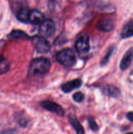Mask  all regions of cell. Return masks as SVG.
<instances>
[{
  "label": "cell",
  "instance_id": "12",
  "mask_svg": "<svg viewBox=\"0 0 133 134\" xmlns=\"http://www.w3.org/2000/svg\"><path fill=\"white\" fill-rule=\"evenodd\" d=\"M96 27L98 30L104 32L110 31L113 28V24L110 20L103 19L99 21L96 24Z\"/></svg>",
  "mask_w": 133,
  "mask_h": 134
},
{
  "label": "cell",
  "instance_id": "20",
  "mask_svg": "<svg viewBox=\"0 0 133 134\" xmlns=\"http://www.w3.org/2000/svg\"><path fill=\"white\" fill-rule=\"evenodd\" d=\"M126 118L130 121L133 122V112H129L126 114Z\"/></svg>",
  "mask_w": 133,
  "mask_h": 134
},
{
  "label": "cell",
  "instance_id": "11",
  "mask_svg": "<svg viewBox=\"0 0 133 134\" xmlns=\"http://www.w3.org/2000/svg\"><path fill=\"white\" fill-rule=\"evenodd\" d=\"M102 92L104 95L115 98L119 97L121 94L119 89L113 85H106L104 86L102 88Z\"/></svg>",
  "mask_w": 133,
  "mask_h": 134
},
{
  "label": "cell",
  "instance_id": "16",
  "mask_svg": "<svg viewBox=\"0 0 133 134\" xmlns=\"http://www.w3.org/2000/svg\"><path fill=\"white\" fill-rule=\"evenodd\" d=\"M9 70V64L6 61L4 60L2 62L0 63V75L5 74Z\"/></svg>",
  "mask_w": 133,
  "mask_h": 134
},
{
  "label": "cell",
  "instance_id": "21",
  "mask_svg": "<svg viewBox=\"0 0 133 134\" xmlns=\"http://www.w3.org/2000/svg\"><path fill=\"white\" fill-rule=\"evenodd\" d=\"M5 60V58H4L3 56H1V55H0V63H1L3 61H4Z\"/></svg>",
  "mask_w": 133,
  "mask_h": 134
},
{
  "label": "cell",
  "instance_id": "15",
  "mask_svg": "<svg viewBox=\"0 0 133 134\" xmlns=\"http://www.w3.org/2000/svg\"><path fill=\"white\" fill-rule=\"evenodd\" d=\"M8 37L13 39H29V36L21 30H14L8 35Z\"/></svg>",
  "mask_w": 133,
  "mask_h": 134
},
{
  "label": "cell",
  "instance_id": "7",
  "mask_svg": "<svg viewBox=\"0 0 133 134\" xmlns=\"http://www.w3.org/2000/svg\"><path fill=\"white\" fill-rule=\"evenodd\" d=\"M133 60V48H129L123 57L120 63V69L121 70H126L131 64L132 61Z\"/></svg>",
  "mask_w": 133,
  "mask_h": 134
},
{
  "label": "cell",
  "instance_id": "19",
  "mask_svg": "<svg viewBox=\"0 0 133 134\" xmlns=\"http://www.w3.org/2000/svg\"><path fill=\"white\" fill-rule=\"evenodd\" d=\"M88 124L91 130L94 131V132H96V131H97L98 129H99V126H98V125L96 124V122H95V120H94V119H92V118L88 119Z\"/></svg>",
  "mask_w": 133,
  "mask_h": 134
},
{
  "label": "cell",
  "instance_id": "8",
  "mask_svg": "<svg viewBox=\"0 0 133 134\" xmlns=\"http://www.w3.org/2000/svg\"><path fill=\"white\" fill-rule=\"evenodd\" d=\"M82 85V81L80 79H74L63 84L61 86V90L65 93H69L75 89L80 88Z\"/></svg>",
  "mask_w": 133,
  "mask_h": 134
},
{
  "label": "cell",
  "instance_id": "13",
  "mask_svg": "<svg viewBox=\"0 0 133 134\" xmlns=\"http://www.w3.org/2000/svg\"><path fill=\"white\" fill-rule=\"evenodd\" d=\"M121 36L123 39H127L133 36V20H130L124 25L121 30Z\"/></svg>",
  "mask_w": 133,
  "mask_h": 134
},
{
  "label": "cell",
  "instance_id": "3",
  "mask_svg": "<svg viewBox=\"0 0 133 134\" xmlns=\"http://www.w3.org/2000/svg\"><path fill=\"white\" fill-rule=\"evenodd\" d=\"M56 31V24L52 20H46L40 24L39 34L43 37H50L53 35Z\"/></svg>",
  "mask_w": 133,
  "mask_h": 134
},
{
  "label": "cell",
  "instance_id": "1",
  "mask_svg": "<svg viewBox=\"0 0 133 134\" xmlns=\"http://www.w3.org/2000/svg\"><path fill=\"white\" fill-rule=\"evenodd\" d=\"M51 68V62L46 58L34 59L31 62L29 68L30 74L34 75H42L48 73Z\"/></svg>",
  "mask_w": 133,
  "mask_h": 134
},
{
  "label": "cell",
  "instance_id": "6",
  "mask_svg": "<svg viewBox=\"0 0 133 134\" xmlns=\"http://www.w3.org/2000/svg\"><path fill=\"white\" fill-rule=\"evenodd\" d=\"M76 49L80 54H86L89 51V37L87 35H83L80 37L76 42Z\"/></svg>",
  "mask_w": 133,
  "mask_h": 134
},
{
  "label": "cell",
  "instance_id": "10",
  "mask_svg": "<svg viewBox=\"0 0 133 134\" xmlns=\"http://www.w3.org/2000/svg\"><path fill=\"white\" fill-rule=\"evenodd\" d=\"M69 121L75 130L77 134H85L84 129L75 115L70 114L69 116Z\"/></svg>",
  "mask_w": 133,
  "mask_h": 134
},
{
  "label": "cell",
  "instance_id": "17",
  "mask_svg": "<svg viewBox=\"0 0 133 134\" xmlns=\"http://www.w3.org/2000/svg\"><path fill=\"white\" fill-rule=\"evenodd\" d=\"M113 48H110L108 53L106 54V55L103 58L101 62H100V64H101V65H105L106 64H108V62L110 60V57L112 56V53H113Z\"/></svg>",
  "mask_w": 133,
  "mask_h": 134
},
{
  "label": "cell",
  "instance_id": "18",
  "mask_svg": "<svg viewBox=\"0 0 133 134\" xmlns=\"http://www.w3.org/2000/svg\"><path fill=\"white\" fill-rule=\"evenodd\" d=\"M72 98L74 99V101H75L76 102L80 103V102H82L83 101V99L85 98V96L83 93L80 92H78L75 93L72 96Z\"/></svg>",
  "mask_w": 133,
  "mask_h": 134
},
{
  "label": "cell",
  "instance_id": "4",
  "mask_svg": "<svg viewBox=\"0 0 133 134\" xmlns=\"http://www.w3.org/2000/svg\"><path fill=\"white\" fill-rule=\"evenodd\" d=\"M35 48L39 53L45 54L50 51L51 46L48 41L46 40L43 37L36 36L33 38Z\"/></svg>",
  "mask_w": 133,
  "mask_h": 134
},
{
  "label": "cell",
  "instance_id": "22",
  "mask_svg": "<svg viewBox=\"0 0 133 134\" xmlns=\"http://www.w3.org/2000/svg\"><path fill=\"white\" fill-rule=\"evenodd\" d=\"M126 134H133V133H126Z\"/></svg>",
  "mask_w": 133,
  "mask_h": 134
},
{
  "label": "cell",
  "instance_id": "5",
  "mask_svg": "<svg viewBox=\"0 0 133 134\" xmlns=\"http://www.w3.org/2000/svg\"><path fill=\"white\" fill-rule=\"evenodd\" d=\"M40 106L44 109L56 114L58 116H63L64 114H65V111H64L63 107L59 105L58 103H55L52 101H43L40 103Z\"/></svg>",
  "mask_w": 133,
  "mask_h": 134
},
{
  "label": "cell",
  "instance_id": "14",
  "mask_svg": "<svg viewBox=\"0 0 133 134\" xmlns=\"http://www.w3.org/2000/svg\"><path fill=\"white\" fill-rule=\"evenodd\" d=\"M29 14L30 10L27 8L22 7L17 13L16 17L20 22L27 23L29 22Z\"/></svg>",
  "mask_w": 133,
  "mask_h": 134
},
{
  "label": "cell",
  "instance_id": "9",
  "mask_svg": "<svg viewBox=\"0 0 133 134\" xmlns=\"http://www.w3.org/2000/svg\"><path fill=\"white\" fill-rule=\"evenodd\" d=\"M44 21V16L38 10H33L30 11L29 22L33 24H41Z\"/></svg>",
  "mask_w": 133,
  "mask_h": 134
},
{
  "label": "cell",
  "instance_id": "2",
  "mask_svg": "<svg viewBox=\"0 0 133 134\" xmlns=\"http://www.w3.org/2000/svg\"><path fill=\"white\" fill-rule=\"evenodd\" d=\"M57 61L65 67H72L76 63V56L70 48H64L56 55Z\"/></svg>",
  "mask_w": 133,
  "mask_h": 134
}]
</instances>
